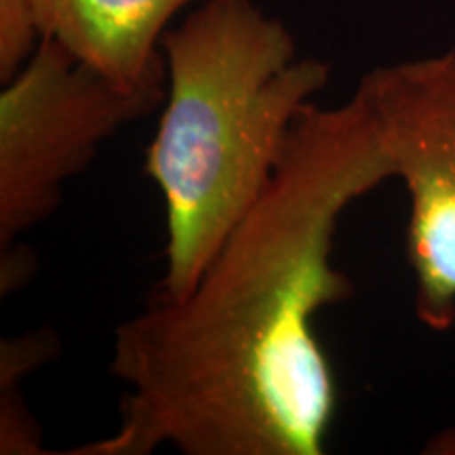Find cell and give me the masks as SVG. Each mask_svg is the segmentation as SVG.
I'll return each instance as SVG.
<instances>
[{
  "label": "cell",
  "mask_w": 455,
  "mask_h": 455,
  "mask_svg": "<svg viewBox=\"0 0 455 455\" xmlns=\"http://www.w3.org/2000/svg\"><path fill=\"white\" fill-rule=\"evenodd\" d=\"M167 95L144 173L167 213L155 298L180 299L275 178L331 66L253 0H203L164 32Z\"/></svg>",
  "instance_id": "cell-2"
},
{
  "label": "cell",
  "mask_w": 455,
  "mask_h": 455,
  "mask_svg": "<svg viewBox=\"0 0 455 455\" xmlns=\"http://www.w3.org/2000/svg\"><path fill=\"white\" fill-rule=\"evenodd\" d=\"M41 43L32 0H0V83L28 64Z\"/></svg>",
  "instance_id": "cell-6"
},
{
  "label": "cell",
  "mask_w": 455,
  "mask_h": 455,
  "mask_svg": "<svg viewBox=\"0 0 455 455\" xmlns=\"http://www.w3.org/2000/svg\"><path fill=\"white\" fill-rule=\"evenodd\" d=\"M356 89L409 196L415 316L432 331H449L455 325V47L373 68ZM426 451L455 455V428L441 432Z\"/></svg>",
  "instance_id": "cell-4"
},
{
  "label": "cell",
  "mask_w": 455,
  "mask_h": 455,
  "mask_svg": "<svg viewBox=\"0 0 455 455\" xmlns=\"http://www.w3.org/2000/svg\"><path fill=\"white\" fill-rule=\"evenodd\" d=\"M167 83L123 89L41 38L0 91V247L53 215L106 140L163 106Z\"/></svg>",
  "instance_id": "cell-3"
},
{
  "label": "cell",
  "mask_w": 455,
  "mask_h": 455,
  "mask_svg": "<svg viewBox=\"0 0 455 455\" xmlns=\"http://www.w3.org/2000/svg\"><path fill=\"white\" fill-rule=\"evenodd\" d=\"M203 0H32L41 38L123 89L167 83L161 41L173 17Z\"/></svg>",
  "instance_id": "cell-5"
},
{
  "label": "cell",
  "mask_w": 455,
  "mask_h": 455,
  "mask_svg": "<svg viewBox=\"0 0 455 455\" xmlns=\"http://www.w3.org/2000/svg\"><path fill=\"white\" fill-rule=\"evenodd\" d=\"M395 180L365 95L301 112L275 178L180 299L114 331L127 386L110 436L70 455H321L338 384L316 316L352 295L333 266L352 203Z\"/></svg>",
  "instance_id": "cell-1"
}]
</instances>
